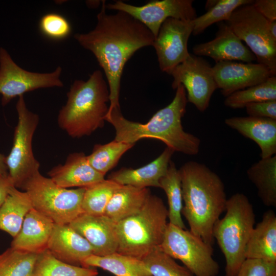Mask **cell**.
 <instances>
[{
	"label": "cell",
	"mask_w": 276,
	"mask_h": 276,
	"mask_svg": "<svg viewBox=\"0 0 276 276\" xmlns=\"http://www.w3.org/2000/svg\"><path fill=\"white\" fill-rule=\"evenodd\" d=\"M225 124L260 147L262 159L276 154V120L253 117L227 118Z\"/></svg>",
	"instance_id": "cell-20"
},
{
	"label": "cell",
	"mask_w": 276,
	"mask_h": 276,
	"mask_svg": "<svg viewBox=\"0 0 276 276\" xmlns=\"http://www.w3.org/2000/svg\"><path fill=\"white\" fill-rule=\"evenodd\" d=\"M47 249L59 260L79 266L93 254L89 243L69 224H54Z\"/></svg>",
	"instance_id": "cell-18"
},
{
	"label": "cell",
	"mask_w": 276,
	"mask_h": 276,
	"mask_svg": "<svg viewBox=\"0 0 276 276\" xmlns=\"http://www.w3.org/2000/svg\"><path fill=\"white\" fill-rule=\"evenodd\" d=\"M268 31L273 40L276 42V20H268Z\"/></svg>",
	"instance_id": "cell-42"
},
{
	"label": "cell",
	"mask_w": 276,
	"mask_h": 276,
	"mask_svg": "<svg viewBox=\"0 0 276 276\" xmlns=\"http://www.w3.org/2000/svg\"><path fill=\"white\" fill-rule=\"evenodd\" d=\"M276 100V76L264 82L235 91L225 97V106L232 109L245 108L250 103Z\"/></svg>",
	"instance_id": "cell-31"
},
{
	"label": "cell",
	"mask_w": 276,
	"mask_h": 276,
	"mask_svg": "<svg viewBox=\"0 0 276 276\" xmlns=\"http://www.w3.org/2000/svg\"><path fill=\"white\" fill-rule=\"evenodd\" d=\"M33 209L27 193L13 186L0 207V230L13 238L19 232L25 216Z\"/></svg>",
	"instance_id": "cell-26"
},
{
	"label": "cell",
	"mask_w": 276,
	"mask_h": 276,
	"mask_svg": "<svg viewBox=\"0 0 276 276\" xmlns=\"http://www.w3.org/2000/svg\"><path fill=\"white\" fill-rule=\"evenodd\" d=\"M21 189L27 193L33 208L55 224H69L83 213L82 202L85 188L60 187L39 171L24 182Z\"/></svg>",
	"instance_id": "cell-7"
},
{
	"label": "cell",
	"mask_w": 276,
	"mask_h": 276,
	"mask_svg": "<svg viewBox=\"0 0 276 276\" xmlns=\"http://www.w3.org/2000/svg\"><path fill=\"white\" fill-rule=\"evenodd\" d=\"M150 194L148 188L121 185L108 203L104 215L117 223L140 211Z\"/></svg>",
	"instance_id": "cell-24"
},
{
	"label": "cell",
	"mask_w": 276,
	"mask_h": 276,
	"mask_svg": "<svg viewBox=\"0 0 276 276\" xmlns=\"http://www.w3.org/2000/svg\"><path fill=\"white\" fill-rule=\"evenodd\" d=\"M55 223L50 218L32 209L26 215L21 227L13 238L11 247L39 254L47 249Z\"/></svg>",
	"instance_id": "cell-21"
},
{
	"label": "cell",
	"mask_w": 276,
	"mask_h": 276,
	"mask_svg": "<svg viewBox=\"0 0 276 276\" xmlns=\"http://www.w3.org/2000/svg\"><path fill=\"white\" fill-rule=\"evenodd\" d=\"M193 20L168 18L161 25L152 46L163 72L169 74L190 55L188 43L193 30Z\"/></svg>",
	"instance_id": "cell-14"
},
{
	"label": "cell",
	"mask_w": 276,
	"mask_h": 276,
	"mask_svg": "<svg viewBox=\"0 0 276 276\" xmlns=\"http://www.w3.org/2000/svg\"><path fill=\"white\" fill-rule=\"evenodd\" d=\"M92 267L76 266L55 257L47 249L38 254L31 276H97Z\"/></svg>",
	"instance_id": "cell-29"
},
{
	"label": "cell",
	"mask_w": 276,
	"mask_h": 276,
	"mask_svg": "<svg viewBox=\"0 0 276 276\" xmlns=\"http://www.w3.org/2000/svg\"><path fill=\"white\" fill-rule=\"evenodd\" d=\"M82 266L99 267L116 276H152L142 260L117 252L104 256L92 254Z\"/></svg>",
	"instance_id": "cell-25"
},
{
	"label": "cell",
	"mask_w": 276,
	"mask_h": 276,
	"mask_svg": "<svg viewBox=\"0 0 276 276\" xmlns=\"http://www.w3.org/2000/svg\"><path fill=\"white\" fill-rule=\"evenodd\" d=\"M16 109L18 122L11 150L6 157V164L14 186L21 189L29 177L39 171L40 164L33 155L32 145L39 117L28 109L24 96L18 97Z\"/></svg>",
	"instance_id": "cell-9"
},
{
	"label": "cell",
	"mask_w": 276,
	"mask_h": 276,
	"mask_svg": "<svg viewBox=\"0 0 276 276\" xmlns=\"http://www.w3.org/2000/svg\"><path fill=\"white\" fill-rule=\"evenodd\" d=\"M252 0H209L205 4L206 13L193 20L192 34L197 35L215 23L227 21L238 7L252 4Z\"/></svg>",
	"instance_id": "cell-30"
},
{
	"label": "cell",
	"mask_w": 276,
	"mask_h": 276,
	"mask_svg": "<svg viewBox=\"0 0 276 276\" xmlns=\"http://www.w3.org/2000/svg\"><path fill=\"white\" fill-rule=\"evenodd\" d=\"M159 248L174 259L180 260L194 276H217L219 273L213 246L190 230L168 222Z\"/></svg>",
	"instance_id": "cell-8"
},
{
	"label": "cell",
	"mask_w": 276,
	"mask_h": 276,
	"mask_svg": "<svg viewBox=\"0 0 276 276\" xmlns=\"http://www.w3.org/2000/svg\"><path fill=\"white\" fill-rule=\"evenodd\" d=\"M38 255L10 247L0 254V276H31Z\"/></svg>",
	"instance_id": "cell-34"
},
{
	"label": "cell",
	"mask_w": 276,
	"mask_h": 276,
	"mask_svg": "<svg viewBox=\"0 0 276 276\" xmlns=\"http://www.w3.org/2000/svg\"><path fill=\"white\" fill-rule=\"evenodd\" d=\"M247 175L255 186L258 195L267 206H276V155L262 159L247 170Z\"/></svg>",
	"instance_id": "cell-27"
},
{
	"label": "cell",
	"mask_w": 276,
	"mask_h": 276,
	"mask_svg": "<svg viewBox=\"0 0 276 276\" xmlns=\"http://www.w3.org/2000/svg\"><path fill=\"white\" fill-rule=\"evenodd\" d=\"M169 74L173 78V89L182 85L186 91L187 101L192 103L199 111L207 109L214 92L218 88L212 66L206 60L190 54Z\"/></svg>",
	"instance_id": "cell-12"
},
{
	"label": "cell",
	"mask_w": 276,
	"mask_h": 276,
	"mask_svg": "<svg viewBox=\"0 0 276 276\" xmlns=\"http://www.w3.org/2000/svg\"><path fill=\"white\" fill-rule=\"evenodd\" d=\"M246 259L276 262V214L265 212L254 227L245 249Z\"/></svg>",
	"instance_id": "cell-23"
},
{
	"label": "cell",
	"mask_w": 276,
	"mask_h": 276,
	"mask_svg": "<svg viewBox=\"0 0 276 276\" xmlns=\"http://www.w3.org/2000/svg\"><path fill=\"white\" fill-rule=\"evenodd\" d=\"M95 28L87 33H77L75 39L94 55L103 69L109 90L108 109L120 108L121 80L127 61L139 49L153 45L155 37L141 22L127 13L107 14L102 1Z\"/></svg>",
	"instance_id": "cell-1"
},
{
	"label": "cell",
	"mask_w": 276,
	"mask_h": 276,
	"mask_svg": "<svg viewBox=\"0 0 276 276\" xmlns=\"http://www.w3.org/2000/svg\"><path fill=\"white\" fill-rule=\"evenodd\" d=\"M48 175L57 186L66 189L85 188L105 179L91 166L83 152L70 154L63 165L55 166Z\"/></svg>",
	"instance_id": "cell-19"
},
{
	"label": "cell",
	"mask_w": 276,
	"mask_h": 276,
	"mask_svg": "<svg viewBox=\"0 0 276 276\" xmlns=\"http://www.w3.org/2000/svg\"><path fill=\"white\" fill-rule=\"evenodd\" d=\"M168 219L163 200L151 193L140 211L116 223L117 252L142 260L160 246Z\"/></svg>",
	"instance_id": "cell-5"
},
{
	"label": "cell",
	"mask_w": 276,
	"mask_h": 276,
	"mask_svg": "<svg viewBox=\"0 0 276 276\" xmlns=\"http://www.w3.org/2000/svg\"><path fill=\"white\" fill-rule=\"evenodd\" d=\"M8 170L6 164V156L0 153V177L8 175Z\"/></svg>",
	"instance_id": "cell-41"
},
{
	"label": "cell",
	"mask_w": 276,
	"mask_h": 276,
	"mask_svg": "<svg viewBox=\"0 0 276 276\" xmlns=\"http://www.w3.org/2000/svg\"><path fill=\"white\" fill-rule=\"evenodd\" d=\"M225 214L215 223L213 236L225 260V276H235L245 258L246 247L255 227V214L247 197L237 193L227 199Z\"/></svg>",
	"instance_id": "cell-6"
},
{
	"label": "cell",
	"mask_w": 276,
	"mask_h": 276,
	"mask_svg": "<svg viewBox=\"0 0 276 276\" xmlns=\"http://www.w3.org/2000/svg\"><path fill=\"white\" fill-rule=\"evenodd\" d=\"M67 101L59 112V126L73 138L91 134L104 125L109 90L100 70L86 81L75 80L67 93Z\"/></svg>",
	"instance_id": "cell-4"
},
{
	"label": "cell",
	"mask_w": 276,
	"mask_h": 276,
	"mask_svg": "<svg viewBox=\"0 0 276 276\" xmlns=\"http://www.w3.org/2000/svg\"><path fill=\"white\" fill-rule=\"evenodd\" d=\"M134 145L115 140L105 144H96L91 153L87 156V160L96 171L105 176L116 167L122 155Z\"/></svg>",
	"instance_id": "cell-32"
},
{
	"label": "cell",
	"mask_w": 276,
	"mask_h": 276,
	"mask_svg": "<svg viewBox=\"0 0 276 276\" xmlns=\"http://www.w3.org/2000/svg\"><path fill=\"white\" fill-rule=\"evenodd\" d=\"M174 152L167 147L158 157L148 164L137 169L123 167L111 173L107 179L121 185L139 188H160L159 179L166 174Z\"/></svg>",
	"instance_id": "cell-22"
},
{
	"label": "cell",
	"mask_w": 276,
	"mask_h": 276,
	"mask_svg": "<svg viewBox=\"0 0 276 276\" xmlns=\"http://www.w3.org/2000/svg\"><path fill=\"white\" fill-rule=\"evenodd\" d=\"M193 51L195 55L209 57L216 63L224 61L250 63L256 60L255 55L224 21L218 22V30L213 39L195 44Z\"/></svg>",
	"instance_id": "cell-17"
},
{
	"label": "cell",
	"mask_w": 276,
	"mask_h": 276,
	"mask_svg": "<svg viewBox=\"0 0 276 276\" xmlns=\"http://www.w3.org/2000/svg\"><path fill=\"white\" fill-rule=\"evenodd\" d=\"M187 102L185 88L180 84L176 88L172 102L157 111L146 123L127 120L120 108L117 107L108 109L105 121L114 127L116 141L135 144L144 139H157L174 152L195 155L199 151L200 140L186 132L181 124Z\"/></svg>",
	"instance_id": "cell-2"
},
{
	"label": "cell",
	"mask_w": 276,
	"mask_h": 276,
	"mask_svg": "<svg viewBox=\"0 0 276 276\" xmlns=\"http://www.w3.org/2000/svg\"><path fill=\"white\" fill-rule=\"evenodd\" d=\"M212 69L217 88L225 97L275 76L266 65L259 63L220 61L216 62Z\"/></svg>",
	"instance_id": "cell-15"
},
{
	"label": "cell",
	"mask_w": 276,
	"mask_h": 276,
	"mask_svg": "<svg viewBox=\"0 0 276 276\" xmlns=\"http://www.w3.org/2000/svg\"><path fill=\"white\" fill-rule=\"evenodd\" d=\"M116 223L105 215L83 213L69 225L89 243L94 255L104 256L117 252Z\"/></svg>",
	"instance_id": "cell-16"
},
{
	"label": "cell",
	"mask_w": 276,
	"mask_h": 276,
	"mask_svg": "<svg viewBox=\"0 0 276 276\" xmlns=\"http://www.w3.org/2000/svg\"><path fill=\"white\" fill-rule=\"evenodd\" d=\"M245 108L248 116L276 120V100L250 103Z\"/></svg>",
	"instance_id": "cell-38"
},
{
	"label": "cell",
	"mask_w": 276,
	"mask_h": 276,
	"mask_svg": "<svg viewBox=\"0 0 276 276\" xmlns=\"http://www.w3.org/2000/svg\"><path fill=\"white\" fill-rule=\"evenodd\" d=\"M142 260L152 276H194L185 267L156 247Z\"/></svg>",
	"instance_id": "cell-35"
},
{
	"label": "cell",
	"mask_w": 276,
	"mask_h": 276,
	"mask_svg": "<svg viewBox=\"0 0 276 276\" xmlns=\"http://www.w3.org/2000/svg\"><path fill=\"white\" fill-rule=\"evenodd\" d=\"M13 186H14L9 174L0 177V207L5 201L10 189Z\"/></svg>",
	"instance_id": "cell-40"
},
{
	"label": "cell",
	"mask_w": 276,
	"mask_h": 276,
	"mask_svg": "<svg viewBox=\"0 0 276 276\" xmlns=\"http://www.w3.org/2000/svg\"><path fill=\"white\" fill-rule=\"evenodd\" d=\"M97 276H98V275H97Z\"/></svg>",
	"instance_id": "cell-43"
},
{
	"label": "cell",
	"mask_w": 276,
	"mask_h": 276,
	"mask_svg": "<svg viewBox=\"0 0 276 276\" xmlns=\"http://www.w3.org/2000/svg\"><path fill=\"white\" fill-rule=\"evenodd\" d=\"M252 4L237 8L225 22L246 43L258 63L266 65L276 76V42L269 34L268 20Z\"/></svg>",
	"instance_id": "cell-10"
},
{
	"label": "cell",
	"mask_w": 276,
	"mask_h": 276,
	"mask_svg": "<svg viewBox=\"0 0 276 276\" xmlns=\"http://www.w3.org/2000/svg\"><path fill=\"white\" fill-rule=\"evenodd\" d=\"M178 171L184 202L181 215L190 231L213 246V227L225 211L227 200L224 183L217 173L197 162H187Z\"/></svg>",
	"instance_id": "cell-3"
},
{
	"label": "cell",
	"mask_w": 276,
	"mask_h": 276,
	"mask_svg": "<svg viewBox=\"0 0 276 276\" xmlns=\"http://www.w3.org/2000/svg\"><path fill=\"white\" fill-rule=\"evenodd\" d=\"M193 0H162L150 1L136 6L121 1L106 5L109 9L122 11L143 24L153 34L157 35L161 25L168 18L193 20L197 17Z\"/></svg>",
	"instance_id": "cell-13"
},
{
	"label": "cell",
	"mask_w": 276,
	"mask_h": 276,
	"mask_svg": "<svg viewBox=\"0 0 276 276\" xmlns=\"http://www.w3.org/2000/svg\"><path fill=\"white\" fill-rule=\"evenodd\" d=\"M252 5L268 20H276L275 0L254 1Z\"/></svg>",
	"instance_id": "cell-39"
},
{
	"label": "cell",
	"mask_w": 276,
	"mask_h": 276,
	"mask_svg": "<svg viewBox=\"0 0 276 276\" xmlns=\"http://www.w3.org/2000/svg\"><path fill=\"white\" fill-rule=\"evenodd\" d=\"M121 185L104 179L85 188L82 209L83 213L93 215H103L106 206Z\"/></svg>",
	"instance_id": "cell-33"
},
{
	"label": "cell",
	"mask_w": 276,
	"mask_h": 276,
	"mask_svg": "<svg viewBox=\"0 0 276 276\" xmlns=\"http://www.w3.org/2000/svg\"><path fill=\"white\" fill-rule=\"evenodd\" d=\"M39 29L45 37L54 40L67 38L72 30L71 24L67 19L56 13H49L43 15L39 22Z\"/></svg>",
	"instance_id": "cell-36"
},
{
	"label": "cell",
	"mask_w": 276,
	"mask_h": 276,
	"mask_svg": "<svg viewBox=\"0 0 276 276\" xmlns=\"http://www.w3.org/2000/svg\"><path fill=\"white\" fill-rule=\"evenodd\" d=\"M62 68L58 66L51 73H39L22 68L4 48H0V95L2 105H7L13 99L37 89L62 87Z\"/></svg>",
	"instance_id": "cell-11"
},
{
	"label": "cell",
	"mask_w": 276,
	"mask_h": 276,
	"mask_svg": "<svg viewBox=\"0 0 276 276\" xmlns=\"http://www.w3.org/2000/svg\"><path fill=\"white\" fill-rule=\"evenodd\" d=\"M159 183L168 199L169 223L186 229L181 217L183 204L181 177L173 161L170 162L167 171L160 178Z\"/></svg>",
	"instance_id": "cell-28"
},
{
	"label": "cell",
	"mask_w": 276,
	"mask_h": 276,
	"mask_svg": "<svg viewBox=\"0 0 276 276\" xmlns=\"http://www.w3.org/2000/svg\"><path fill=\"white\" fill-rule=\"evenodd\" d=\"M235 276H276V262L246 259Z\"/></svg>",
	"instance_id": "cell-37"
}]
</instances>
